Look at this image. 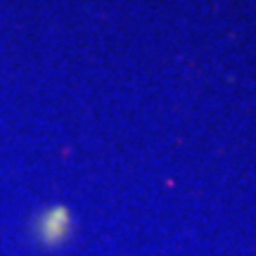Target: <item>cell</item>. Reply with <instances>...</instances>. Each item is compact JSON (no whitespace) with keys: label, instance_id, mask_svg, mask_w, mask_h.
Returning a JSON list of instances; mask_svg holds the SVG:
<instances>
[{"label":"cell","instance_id":"obj_1","mask_svg":"<svg viewBox=\"0 0 256 256\" xmlns=\"http://www.w3.org/2000/svg\"><path fill=\"white\" fill-rule=\"evenodd\" d=\"M69 230H72V216L64 206H50L36 220V238L48 247L62 244Z\"/></svg>","mask_w":256,"mask_h":256}]
</instances>
